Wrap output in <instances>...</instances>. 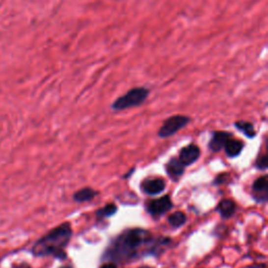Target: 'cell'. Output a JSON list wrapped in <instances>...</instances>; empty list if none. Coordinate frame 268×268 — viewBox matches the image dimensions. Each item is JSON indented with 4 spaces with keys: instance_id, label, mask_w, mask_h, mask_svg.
I'll return each mask as SVG.
<instances>
[{
    "instance_id": "obj_7",
    "label": "cell",
    "mask_w": 268,
    "mask_h": 268,
    "mask_svg": "<svg viewBox=\"0 0 268 268\" xmlns=\"http://www.w3.org/2000/svg\"><path fill=\"white\" fill-rule=\"evenodd\" d=\"M140 188L147 195L155 196L164 191L165 183L162 178H147L143 181Z\"/></svg>"
},
{
    "instance_id": "obj_3",
    "label": "cell",
    "mask_w": 268,
    "mask_h": 268,
    "mask_svg": "<svg viewBox=\"0 0 268 268\" xmlns=\"http://www.w3.org/2000/svg\"><path fill=\"white\" fill-rule=\"evenodd\" d=\"M150 94V90L144 86L133 87L129 89L123 96L117 98L111 105L114 111H123L126 109L138 107L143 105Z\"/></svg>"
},
{
    "instance_id": "obj_10",
    "label": "cell",
    "mask_w": 268,
    "mask_h": 268,
    "mask_svg": "<svg viewBox=\"0 0 268 268\" xmlns=\"http://www.w3.org/2000/svg\"><path fill=\"white\" fill-rule=\"evenodd\" d=\"M185 165L181 163V161L176 159V157H172V159L168 161L167 165H165V170L167 173L173 179H177L185 173Z\"/></svg>"
},
{
    "instance_id": "obj_5",
    "label": "cell",
    "mask_w": 268,
    "mask_h": 268,
    "mask_svg": "<svg viewBox=\"0 0 268 268\" xmlns=\"http://www.w3.org/2000/svg\"><path fill=\"white\" fill-rule=\"evenodd\" d=\"M173 208V202L170 196H162L160 199H155L150 201L147 206V211L152 216H161L164 213L169 212Z\"/></svg>"
},
{
    "instance_id": "obj_19",
    "label": "cell",
    "mask_w": 268,
    "mask_h": 268,
    "mask_svg": "<svg viewBox=\"0 0 268 268\" xmlns=\"http://www.w3.org/2000/svg\"><path fill=\"white\" fill-rule=\"evenodd\" d=\"M101 268H116L115 267V265H113V264H104L103 266H101Z\"/></svg>"
},
{
    "instance_id": "obj_8",
    "label": "cell",
    "mask_w": 268,
    "mask_h": 268,
    "mask_svg": "<svg viewBox=\"0 0 268 268\" xmlns=\"http://www.w3.org/2000/svg\"><path fill=\"white\" fill-rule=\"evenodd\" d=\"M254 198L258 202H266L268 198V181L267 176L264 175L258 178L253 185Z\"/></svg>"
},
{
    "instance_id": "obj_9",
    "label": "cell",
    "mask_w": 268,
    "mask_h": 268,
    "mask_svg": "<svg viewBox=\"0 0 268 268\" xmlns=\"http://www.w3.org/2000/svg\"><path fill=\"white\" fill-rule=\"evenodd\" d=\"M231 138H232L231 133L224 132V131H217L213 134V136H212L211 141L209 144V148L212 150L213 152H218L222 148H224L225 144L227 143V140L231 139Z\"/></svg>"
},
{
    "instance_id": "obj_12",
    "label": "cell",
    "mask_w": 268,
    "mask_h": 268,
    "mask_svg": "<svg viewBox=\"0 0 268 268\" xmlns=\"http://www.w3.org/2000/svg\"><path fill=\"white\" fill-rule=\"evenodd\" d=\"M225 148V152L227 156L230 157H236L238 156L243 150V143L241 140L238 139H228L227 143L224 146Z\"/></svg>"
},
{
    "instance_id": "obj_20",
    "label": "cell",
    "mask_w": 268,
    "mask_h": 268,
    "mask_svg": "<svg viewBox=\"0 0 268 268\" xmlns=\"http://www.w3.org/2000/svg\"><path fill=\"white\" fill-rule=\"evenodd\" d=\"M61 268H73L72 266H63V267H61Z\"/></svg>"
},
{
    "instance_id": "obj_2",
    "label": "cell",
    "mask_w": 268,
    "mask_h": 268,
    "mask_svg": "<svg viewBox=\"0 0 268 268\" xmlns=\"http://www.w3.org/2000/svg\"><path fill=\"white\" fill-rule=\"evenodd\" d=\"M73 228L69 222L53 228L44 235L31 247V254L35 257H54L56 259H66L65 247L72 239Z\"/></svg>"
},
{
    "instance_id": "obj_4",
    "label": "cell",
    "mask_w": 268,
    "mask_h": 268,
    "mask_svg": "<svg viewBox=\"0 0 268 268\" xmlns=\"http://www.w3.org/2000/svg\"><path fill=\"white\" fill-rule=\"evenodd\" d=\"M191 122V119L187 115H173L164 121L159 131V136L161 138L170 137L174 135L180 129L185 128Z\"/></svg>"
},
{
    "instance_id": "obj_21",
    "label": "cell",
    "mask_w": 268,
    "mask_h": 268,
    "mask_svg": "<svg viewBox=\"0 0 268 268\" xmlns=\"http://www.w3.org/2000/svg\"><path fill=\"white\" fill-rule=\"evenodd\" d=\"M139 268H151V267H149V266H143V267H139Z\"/></svg>"
},
{
    "instance_id": "obj_17",
    "label": "cell",
    "mask_w": 268,
    "mask_h": 268,
    "mask_svg": "<svg viewBox=\"0 0 268 268\" xmlns=\"http://www.w3.org/2000/svg\"><path fill=\"white\" fill-rule=\"evenodd\" d=\"M268 165V161H267V155H262L259 156V159L256 161V167L260 170H266Z\"/></svg>"
},
{
    "instance_id": "obj_6",
    "label": "cell",
    "mask_w": 268,
    "mask_h": 268,
    "mask_svg": "<svg viewBox=\"0 0 268 268\" xmlns=\"http://www.w3.org/2000/svg\"><path fill=\"white\" fill-rule=\"evenodd\" d=\"M199 157H200L199 147L195 144H191V145H188L187 147H184L180 150L178 160L185 165V167H188V165L195 163L199 160Z\"/></svg>"
},
{
    "instance_id": "obj_15",
    "label": "cell",
    "mask_w": 268,
    "mask_h": 268,
    "mask_svg": "<svg viewBox=\"0 0 268 268\" xmlns=\"http://www.w3.org/2000/svg\"><path fill=\"white\" fill-rule=\"evenodd\" d=\"M186 221H187V215L184 212H180V211L173 213V214L170 215L168 218L169 224L175 228L183 226L186 223Z\"/></svg>"
},
{
    "instance_id": "obj_11",
    "label": "cell",
    "mask_w": 268,
    "mask_h": 268,
    "mask_svg": "<svg viewBox=\"0 0 268 268\" xmlns=\"http://www.w3.org/2000/svg\"><path fill=\"white\" fill-rule=\"evenodd\" d=\"M217 211L222 218H231L236 211V203L231 199H223L219 202Z\"/></svg>"
},
{
    "instance_id": "obj_16",
    "label": "cell",
    "mask_w": 268,
    "mask_h": 268,
    "mask_svg": "<svg viewBox=\"0 0 268 268\" xmlns=\"http://www.w3.org/2000/svg\"><path fill=\"white\" fill-rule=\"evenodd\" d=\"M116 211H117V208H116L115 204L110 203V204H107V206L104 207L103 209L98 210L96 214L99 219H104V218L113 216L116 213Z\"/></svg>"
},
{
    "instance_id": "obj_1",
    "label": "cell",
    "mask_w": 268,
    "mask_h": 268,
    "mask_svg": "<svg viewBox=\"0 0 268 268\" xmlns=\"http://www.w3.org/2000/svg\"><path fill=\"white\" fill-rule=\"evenodd\" d=\"M170 238L155 240L152 234L143 228L124 231L111 242L104 255L105 260L113 262H130L146 255H159L168 245Z\"/></svg>"
},
{
    "instance_id": "obj_13",
    "label": "cell",
    "mask_w": 268,
    "mask_h": 268,
    "mask_svg": "<svg viewBox=\"0 0 268 268\" xmlns=\"http://www.w3.org/2000/svg\"><path fill=\"white\" fill-rule=\"evenodd\" d=\"M98 192L91 188H83L74 194V199L78 202H87L97 196Z\"/></svg>"
},
{
    "instance_id": "obj_18",
    "label": "cell",
    "mask_w": 268,
    "mask_h": 268,
    "mask_svg": "<svg viewBox=\"0 0 268 268\" xmlns=\"http://www.w3.org/2000/svg\"><path fill=\"white\" fill-rule=\"evenodd\" d=\"M11 268H31V266L28 263H15Z\"/></svg>"
},
{
    "instance_id": "obj_14",
    "label": "cell",
    "mask_w": 268,
    "mask_h": 268,
    "mask_svg": "<svg viewBox=\"0 0 268 268\" xmlns=\"http://www.w3.org/2000/svg\"><path fill=\"white\" fill-rule=\"evenodd\" d=\"M235 127L240 130L242 133H244V135L248 138H254L256 136V130L254 125L249 122L239 121L237 123H235Z\"/></svg>"
}]
</instances>
